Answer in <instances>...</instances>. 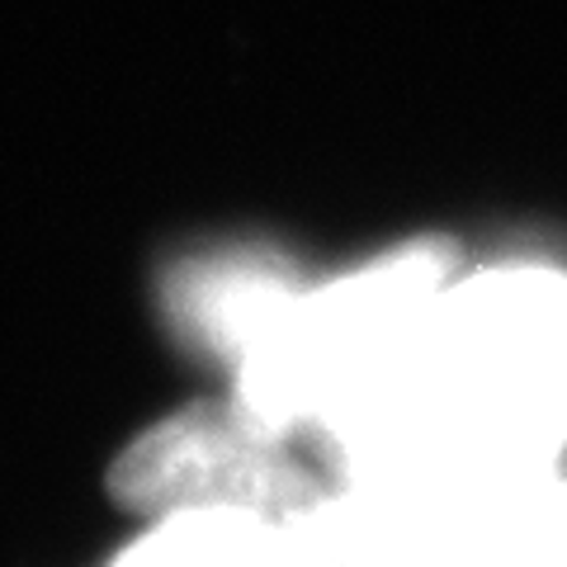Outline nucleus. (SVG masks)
<instances>
[{
	"instance_id": "nucleus-1",
	"label": "nucleus",
	"mask_w": 567,
	"mask_h": 567,
	"mask_svg": "<svg viewBox=\"0 0 567 567\" xmlns=\"http://www.w3.org/2000/svg\"><path fill=\"white\" fill-rule=\"evenodd\" d=\"M567 270L458 265L383 374L312 445L331 483L483 502L563 468Z\"/></svg>"
},
{
	"instance_id": "nucleus-2",
	"label": "nucleus",
	"mask_w": 567,
	"mask_h": 567,
	"mask_svg": "<svg viewBox=\"0 0 567 567\" xmlns=\"http://www.w3.org/2000/svg\"><path fill=\"white\" fill-rule=\"evenodd\" d=\"M458 265L454 241L416 237L346 275L303 284L260 346L227 374V402L260 435L312 454L317 435L383 374Z\"/></svg>"
},
{
	"instance_id": "nucleus-3",
	"label": "nucleus",
	"mask_w": 567,
	"mask_h": 567,
	"mask_svg": "<svg viewBox=\"0 0 567 567\" xmlns=\"http://www.w3.org/2000/svg\"><path fill=\"white\" fill-rule=\"evenodd\" d=\"M322 464L284 440L260 435L233 402H199L147 425L114 458V502L133 516L189 506H241L298 520L327 492Z\"/></svg>"
},
{
	"instance_id": "nucleus-4",
	"label": "nucleus",
	"mask_w": 567,
	"mask_h": 567,
	"mask_svg": "<svg viewBox=\"0 0 567 567\" xmlns=\"http://www.w3.org/2000/svg\"><path fill=\"white\" fill-rule=\"evenodd\" d=\"M303 279L265 251H218L185 260L166 279V312L175 331L208 360L227 364V374L260 346L284 308L298 298Z\"/></svg>"
},
{
	"instance_id": "nucleus-5",
	"label": "nucleus",
	"mask_w": 567,
	"mask_h": 567,
	"mask_svg": "<svg viewBox=\"0 0 567 567\" xmlns=\"http://www.w3.org/2000/svg\"><path fill=\"white\" fill-rule=\"evenodd\" d=\"M104 567H331L308 529L241 506H189L142 516Z\"/></svg>"
},
{
	"instance_id": "nucleus-6",
	"label": "nucleus",
	"mask_w": 567,
	"mask_h": 567,
	"mask_svg": "<svg viewBox=\"0 0 567 567\" xmlns=\"http://www.w3.org/2000/svg\"><path fill=\"white\" fill-rule=\"evenodd\" d=\"M450 506L468 520L483 567H567V468Z\"/></svg>"
}]
</instances>
